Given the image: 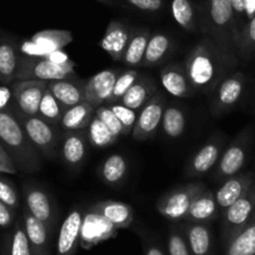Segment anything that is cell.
<instances>
[{"label": "cell", "instance_id": "obj_1", "mask_svg": "<svg viewBox=\"0 0 255 255\" xmlns=\"http://www.w3.org/2000/svg\"><path fill=\"white\" fill-rule=\"evenodd\" d=\"M183 64L193 89L203 94H213L219 83L238 67L208 36L191 48Z\"/></svg>", "mask_w": 255, "mask_h": 255}, {"label": "cell", "instance_id": "obj_2", "mask_svg": "<svg viewBox=\"0 0 255 255\" xmlns=\"http://www.w3.org/2000/svg\"><path fill=\"white\" fill-rule=\"evenodd\" d=\"M202 30L230 60L239 65L238 44L240 31L230 0H205Z\"/></svg>", "mask_w": 255, "mask_h": 255}, {"label": "cell", "instance_id": "obj_3", "mask_svg": "<svg viewBox=\"0 0 255 255\" xmlns=\"http://www.w3.org/2000/svg\"><path fill=\"white\" fill-rule=\"evenodd\" d=\"M0 143L3 144L18 169L28 173L40 169V153L29 140L13 112H0Z\"/></svg>", "mask_w": 255, "mask_h": 255}, {"label": "cell", "instance_id": "obj_4", "mask_svg": "<svg viewBox=\"0 0 255 255\" xmlns=\"http://www.w3.org/2000/svg\"><path fill=\"white\" fill-rule=\"evenodd\" d=\"M20 122L24 131L28 135L36 150L44 158L54 160L60 153V144L64 131L56 125L45 122L38 115H24L20 113L13 112Z\"/></svg>", "mask_w": 255, "mask_h": 255}, {"label": "cell", "instance_id": "obj_5", "mask_svg": "<svg viewBox=\"0 0 255 255\" xmlns=\"http://www.w3.org/2000/svg\"><path fill=\"white\" fill-rule=\"evenodd\" d=\"M75 65H58L51 63L45 56H26L19 58L15 80H51L77 78Z\"/></svg>", "mask_w": 255, "mask_h": 255}, {"label": "cell", "instance_id": "obj_6", "mask_svg": "<svg viewBox=\"0 0 255 255\" xmlns=\"http://www.w3.org/2000/svg\"><path fill=\"white\" fill-rule=\"evenodd\" d=\"M205 189H208L207 184L202 181H194L178 186L158 200L156 209L165 219L180 222L185 218L191 203Z\"/></svg>", "mask_w": 255, "mask_h": 255}, {"label": "cell", "instance_id": "obj_7", "mask_svg": "<svg viewBox=\"0 0 255 255\" xmlns=\"http://www.w3.org/2000/svg\"><path fill=\"white\" fill-rule=\"evenodd\" d=\"M252 140L253 134L250 128H247L238 134L237 138L223 151L219 161L215 165L213 173L214 180L224 181L240 173L247 161Z\"/></svg>", "mask_w": 255, "mask_h": 255}, {"label": "cell", "instance_id": "obj_8", "mask_svg": "<svg viewBox=\"0 0 255 255\" xmlns=\"http://www.w3.org/2000/svg\"><path fill=\"white\" fill-rule=\"evenodd\" d=\"M255 210V183L222 214L220 242L224 247L248 223Z\"/></svg>", "mask_w": 255, "mask_h": 255}, {"label": "cell", "instance_id": "obj_9", "mask_svg": "<svg viewBox=\"0 0 255 255\" xmlns=\"http://www.w3.org/2000/svg\"><path fill=\"white\" fill-rule=\"evenodd\" d=\"M245 83H247V78L244 73L238 72V70L228 74L219 83L212 94L213 99L210 110H212L213 117H220L230 112L239 103L244 93Z\"/></svg>", "mask_w": 255, "mask_h": 255}, {"label": "cell", "instance_id": "obj_10", "mask_svg": "<svg viewBox=\"0 0 255 255\" xmlns=\"http://www.w3.org/2000/svg\"><path fill=\"white\" fill-rule=\"evenodd\" d=\"M165 107V94L158 90L138 112L135 127L131 133L135 140L145 141L156 135L160 129L161 118Z\"/></svg>", "mask_w": 255, "mask_h": 255}, {"label": "cell", "instance_id": "obj_11", "mask_svg": "<svg viewBox=\"0 0 255 255\" xmlns=\"http://www.w3.org/2000/svg\"><path fill=\"white\" fill-rule=\"evenodd\" d=\"M73 34L69 30L48 29L34 34L29 40L23 41L19 51L26 56H46L56 50H63L73 41Z\"/></svg>", "mask_w": 255, "mask_h": 255}, {"label": "cell", "instance_id": "obj_12", "mask_svg": "<svg viewBox=\"0 0 255 255\" xmlns=\"http://www.w3.org/2000/svg\"><path fill=\"white\" fill-rule=\"evenodd\" d=\"M118 229L103 215L88 208L83 214L82 230H80V247L92 249L95 245L112 239L117 235Z\"/></svg>", "mask_w": 255, "mask_h": 255}, {"label": "cell", "instance_id": "obj_13", "mask_svg": "<svg viewBox=\"0 0 255 255\" xmlns=\"http://www.w3.org/2000/svg\"><path fill=\"white\" fill-rule=\"evenodd\" d=\"M43 80H15L11 87L14 97V112L24 115H38L39 105L46 89Z\"/></svg>", "mask_w": 255, "mask_h": 255}, {"label": "cell", "instance_id": "obj_14", "mask_svg": "<svg viewBox=\"0 0 255 255\" xmlns=\"http://www.w3.org/2000/svg\"><path fill=\"white\" fill-rule=\"evenodd\" d=\"M223 148H224V140L222 136H214L207 141L188 161L184 170L185 176L202 178L213 170L222 156Z\"/></svg>", "mask_w": 255, "mask_h": 255}, {"label": "cell", "instance_id": "obj_15", "mask_svg": "<svg viewBox=\"0 0 255 255\" xmlns=\"http://www.w3.org/2000/svg\"><path fill=\"white\" fill-rule=\"evenodd\" d=\"M28 212L46 225L49 232H53L56 222V209L50 195L39 186L28 185L24 190Z\"/></svg>", "mask_w": 255, "mask_h": 255}, {"label": "cell", "instance_id": "obj_16", "mask_svg": "<svg viewBox=\"0 0 255 255\" xmlns=\"http://www.w3.org/2000/svg\"><path fill=\"white\" fill-rule=\"evenodd\" d=\"M83 212L79 208L70 210L65 217L56 242V255H75L80 245Z\"/></svg>", "mask_w": 255, "mask_h": 255}, {"label": "cell", "instance_id": "obj_17", "mask_svg": "<svg viewBox=\"0 0 255 255\" xmlns=\"http://www.w3.org/2000/svg\"><path fill=\"white\" fill-rule=\"evenodd\" d=\"M120 74L118 69H107L87 79L85 84V102L97 109L108 103L112 95L113 88Z\"/></svg>", "mask_w": 255, "mask_h": 255}, {"label": "cell", "instance_id": "obj_18", "mask_svg": "<svg viewBox=\"0 0 255 255\" xmlns=\"http://www.w3.org/2000/svg\"><path fill=\"white\" fill-rule=\"evenodd\" d=\"M88 138L84 131H64L60 144L61 160L68 168L78 170L87 158Z\"/></svg>", "mask_w": 255, "mask_h": 255}, {"label": "cell", "instance_id": "obj_19", "mask_svg": "<svg viewBox=\"0 0 255 255\" xmlns=\"http://www.w3.org/2000/svg\"><path fill=\"white\" fill-rule=\"evenodd\" d=\"M255 183V176L252 171L249 173H239L232 178L223 181L222 186L214 193L219 207L220 215L228 209L232 204H234L240 197L244 195L245 191Z\"/></svg>", "mask_w": 255, "mask_h": 255}, {"label": "cell", "instance_id": "obj_20", "mask_svg": "<svg viewBox=\"0 0 255 255\" xmlns=\"http://www.w3.org/2000/svg\"><path fill=\"white\" fill-rule=\"evenodd\" d=\"M85 84L87 79L69 78V79L51 80L46 88L65 109L85 102Z\"/></svg>", "mask_w": 255, "mask_h": 255}, {"label": "cell", "instance_id": "obj_21", "mask_svg": "<svg viewBox=\"0 0 255 255\" xmlns=\"http://www.w3.org/2000/svg\"><path fill=\"white\" fill-rule=\"evenodd\" d=\"M131 26L125 25L118 20H112L108 24L104 36L100 40V46L110 58L115 61H122L128 43L131 35Z\"/></svg>", "mask_w": 255, "mask_h": 255}, {"label": "cell", "instance_id": "obj_22", "mask_svg": "<svg viewBox=\"0 0 255 255\" xmlns=\"http://www.w3.org/2000/svg\"><path fill=\"white\" fill-rule=\"evenodd\" d=\"M160 83L164 89L175 98H189L195 94L183 63H170L163 68L160 72Z\"/></svg>", "mask_w": 255, "mask_h": 255}, {"label": "cell", "instance_id": "obj_23", "mask_svg": "<svg viewBox=\"0 0 255 255\" xmlns=\"http://www.w3.org/2000/svg\"><path fill=\"white\" fill-rule=\"evenodd\" d=\"M89 209L107 218L117 229H127L134 222V209L130 204L127 203L117 202V200H102L89 207Z\"/></svg>", "mask_w": 255, "mask_h": 255}, {"label": "cell", "instance_id": "obj_24", "mask_svg": "<svg viewBox=\"0 0 255 255\" xmlns=\"http://www.w3.org/2000/svg\"><path fill=\"white\" fill-rule=\"evenodd\" d=\"M181 229L191 255H214L213 234L209 225L204 223H188Z\"/></svg>", "mask_w": 255, "mask_h": 255}, {"label": "cell", "instance_id": "obj_25", "mask_svg": "<svg viewBox=\"0 0 255 255\" xmlns=\"http://www.w3.org/2000/svg\"><path fill=\"white\" fill-rule=\"evenodd\" d=\"M220 215L219 207H218L217 199H215L214 191L205 189L203 193H200L194 202L191 203L188 213H186L185 220L186 223H208L213 222Z\"/></svg>", "mask_w": 255, "mask_h": 255}, {"label": "cell", "instance_id": "obj_26", "mask_svg": "<svg viewBox=\"0 0 255 255\" xmlns=\"http://www.w3.org/2000/svg\"><path fill=\"white\" fill-rule=\"evenodd\" d=\"M24 230L33 255H50V234L44 223L34 218L28 209L24 210Z\"/></svg>", "mask_w": 255, "mask_h": 255}, {"label": "cell", "instance_id": "obj_27", "mask_svg": "<svg viewBox=\"0 0 255 255\" xmlns=\"http://www.w3.org/2000/svg\"><path fill=\"white\" fill-rule=\"evenodd\" d=\"M156 92H158V85L155 80L151 77L139 74L138 79L131 85L130 89L125 93L119 103L127 108L139 112Z\"/></svg>", "mask_w": 255, "mask_h": 255}, {"label": "cell", "instance_id": "obj_28", "mask_svg": "<svg viewBox=\"0 0 255 255\" xmlns=\"http://www.w3.org/2000/svg\"><path fill=\"white\" fill-rule=\"evenodd\" d=\"M223 248L224 255H255V210L247 224Z\"/></svg>", "mask_w": 255, "mask_h": 255}, {"label": "cell", "instance_id": "obj_29", "mask_svg": "<svg viewBox=\"0 0 255 255\" xmlns=\"http://www.w3.org/2000/svg\"><path fill=\"white\" fill-rule=\"evenodd\" d=\"M150 30L148 28H133L131 35L128 43L122 61L130 68L141 67L146 46L150 39Z\"/></svg>", "mask_w": 255, "mask_h": 255}, {"label": "cell", "instance_id": "obj_30", "mask_svg": "<svg viewBox=\"0 0 255 255\" xmlns=\"http://www.w3.org/2000/svg\"><path fill=\"white\" fill-rule=\"evenodd\" d=\"M94 114L95 108L89 103L83 102L65 109L59 128L63 131H84Z\"/></svg>", "mask_w": 255, "mask_h": 255}, {"label": "cell", "instance_id": "obj_31", "mask_svg": "<svg viewBox=\"0 0 255 255\" xmlns=\"http://www.w3.org/2000/svg\"><path fill=\"white\" fill-rule=\"evenodd\" d=\"M100 179L112 188H118L128 173V160L122 154H112L99 166Z\"/></svg>", "mask_w": 255, "mask_h": 255}, {"label": "cell", "instance_id": "obj_32", "mask_svg": "<svg viewBox=\"0 0 255 255\" xmlns=\"http://www.w3.org/2000/svg\"><path fill=\"white\" fill-rule=\"evenodd\" d=\"M173 50V40L164 33H154L150 35L145 55H144L141 67L154 68L160 64Z\"/></svg>", "mask_w": 255, "mask_h": 255}, {"label": "cell", "instance_id": "obj_33", "mask_svg": "<svg viewBox=\"0 0 255 255\" xmlns=\"http://www.w3.org/2000/svg\"><path fill=\"white\" fill-rule=\"evenodd\" d=\"M19 49L9 41H0V82L10 84L15 80L19 65Z\"/></svg>", "mask_w": 255, "mask_h": 255}, {"label": "cell", "instance_id": "obj_34", "mask_svg": "<svg viewBox=\"0 0 255 255\" xmlns=\"http://www.w3.org/2000/svg\"><path fill=\"white\" fill-rule=\"evenodd\" d=\"M160 129L166 138H180L186 129V117L184 110L176 105L165 107L161 118Z\"/></svg>", "mask_w": 255, "mask_h": 255}, {"label": "cell", "instance_id": "obj_35", "mask_svg": "<svg viewBox=\"0 0 255 255\" xmlns=\"http://www.w3.org/2000/svg\"><path fill=\"white\" fill-rule=\"evenodd\" d=\"M88 141L94 148H107L118 140L117 136L108 129L107 125L98 118V115H93L92 120L85 129Z\"/></svg>", "mask_w": 255, "mask_h": 255}, {"label": "cell", "instance_id": "obj_36", "mask_svg": "<svg viewBox=\"0 0 255 255\" xmlns=\"http://www.w3.org/2000/svg\"><path fill=\"white\" fill-rule=\"evenodd\" d=\"M171 14L184 30L197 31V16L190 0H173Z\"/></svg>", "mask_w": 255, "mask_h": 255}, {"label": "cell", "instance_id": "obj_37", "mask_svg": "<svg viewBox=\"0 0 255 255\" xmlns=\"http://www.w3.org/2000/svg\"><path fill=\"white\" fill-rule=\"evenodd\" d=\"M64 112H65V108L54 98V95L46 88L43 98H41L40 105H39L38 117L45 122L50 123V124L59 127V123H60Z\"/></svg>", "mask_w": 255, "mask_h": 255}, {"label": "cell", "instance_id": "obj_38", "mask_svg": "<svg viewBox=\"0 0 255 255\" xmlns=\"http://www.w3.org/2000/svg\"><path fill=\"white\" fill-rule=\"evenodd\" d=\"M238 58L239 61H249L255 58V15L248 20L243 30L240 31Z\"/></svg>", "mask_w": 255, "mask_h": 255}, {"label": "cell", "instance_id": "obj_39", "mask_svg": "<svg viewBox=\"0 0 255 255\" xmlns=\"http://www.w3.org/2000/svg\"><path fill=\"white\" fill-rule=\"evenodd\" d=\"M139 73L135 69H129L125 70V72L120 73L119 77H118L117 82H115L114 88H113L112 95H110L109 100H108V104H115V103H119L122 100V98L124 97L125 93L130 89L131 85L135 83V80L138 79Z\"/></svg>", "mask_w": 255, "mask_h": 255}, {"label": "cell", "instance_id": "obj_40", "mask_svg": "<svg viewBox=\"0 0 255 255\" xmlns=\"http://www.w3.org/2000/svg\"><path fill=\"white\" fill-rule=\"evenodd\" d=\"M110 109L113 110L115 115H117L118 120L120 122L123 127V135L128 136L129 134L133 133V129L135 127L136 118H138V112L127 108L125 105L120 104V103H115V104L109 105Z\"/></svg>", "mask_w": 255, "mask_h": 255}, {"label": "cell", "instance_id": "obj_41", "mask_svg": "<svg viewBox=\"0 0 255 255\" xmlns=\"http://www.w3.org/2000/svg\"><path fill=\"white\" fill-rule=\"evenodd\" d=\"M169 255H191L183 229H171L168 237Z\"/></svg>", "mask_w": 255, "mask_h": 255}, {"label": "cell", "instance_id": "obj_42", "mask_svg": "<svg viewBox=\"0 0 255 255\" xmlns=\"http://www.w3.org/2000/svg\"><path fill=\"white\" fill-rule=\"evenodd\" d=\"M95 115H98V118L107 125L108 129H109L117 138L123 135L122 124H120V122L118 120L117 115H115L114 113H113V110L109 108V105H100V107H98L97 109H95Z\"/></svg>", "mask_w": 255, "mask_h": 255}, {"label": "cell", "instance_id": "obj_43", "mask_svg": "<svg viewBox=\"0 0 255 255\" xmlns=\"http://www.w3.org/2000/svg\"><path fill=\"white\" fill-rule=\"evenodd\" d=\"M10 255H33L26 233L24 230V227H21V225H18L14 230Z\"/></svg>", "mask_w": 255, "mask_h": 255}, {"label": "cell", "instance_id": "obj_44", "mask_svg": "<svg viewBox=\"0 0 255 255\" xmlns=\"http://www.w3.org/2000/svg\"><path fill=\"white\" fill-rule=\"evenodd\" d=\"M0 200L10 209H16L19 207L18 193L14 186L3 178H0Z\"/></svg>", "mask_w": 255, "mask_h": 255}, {"label": "cell", "instance_id": "obj_45", "mask_svg": "<svg viewBox=\"0 0 255 255\" xmlns=\"http://www.w3.org/2000/svg\"><path fill=\"white\" fill-rule=\"evenodd\" d=\"M230 3H232L233 11H234L238 29H239V31H242L245 24L249 20L247 16V10H245V0H230Z\"/></svg>", "mask_w": 255, "mask_h": 255}, {"label": "cell", "instance_id": "obj_46", "mask_svg": "<svg viewBox=\"0 0 255 255\" xmlns=\"http://www.w3.org/2000/svg\"><path fill=\"white\" fill-rule=\"evenodd\" d=\"M0 173L4 174H16L18 173V168H16L15 163L9 155L8 151L3 146V144L0 143Z\"/></svg>", "mask_w": 255, "mask_h": 255}, {"label": "cell", "instance_id": "obj_47", "mask_svg": "<svg viewBox=\"0 0 255 255\" xmlns=\"http://www.w3.org/2000/svg\"><path fill=\"white\" fill-rule=\"evenodd\" d=\"M134 8L143 11H158L163 8V0H127Z\"/></svg>", "mask_w": 255, "mask_h": 255}, {"label": "cell", "instance_id": "obj_48", "mask_svg": "<svg viewBox=\"0 0 255 255\" xmlns=\"http://www.w3.org/2000/svg\"><path fill=\"white\" fill-rule=\"evenodd\" d=\"M13 103V89L6 84L0 85V112H11Z\"/></svg>", "mask_w": 255, "mask_h": 255}, {"label": "cell", "instance_id": "obj_49", "mask_svg": "<svg viewBox=\"0 0 255 255\" xmlns=\"http://www.w3.org/2000/svg\"><path fill=\"white\" fill-rule=\"evenodd\" d=\"M45 58L49 59L51 63L58 64V65H75L74 61L69 58V55H68V54L64 53L63 50L53 51V53L48 54Z\"/></svg>", "mask_w": 255, "mask_h": 255}, {"label": "cell", "instance_id": "obj_50", "mask_svg": "<svg viewBox=\"0 0 255 255\" xmlns=\"http://www.w3.org/2000/svg\"><path fill=\"white\" fill-rule=\"evenodd\" d=\"M13 209L8 207L6 204H4L1 200H0V227L6 228L11 224L13 222Z\"/></svg>", "mask_w": 255, "mask_h": 255}, {"label": "cell", "instance_id": "obj_51", "mask_svg": "<svg viewBox=\"0 0 255 255\" xmlns=\"http://www.w3.org/2000/svg\"><path fill=\"white\" fill-rule=\"evenodd\" d=\"M144 255H165L161 248L156 244H144Z\"/></svg>", "mask_w": 255, "mask_h": 255}, {"label": "cell", "instance_id": "obj_52", "mask_svg": "<svg viewBox=\"0 0 255 255\" xmlns=\"http://www.w3.org/2000/svg\"><path fill=\"white\" fill-rule=\"evenodd\" d=\"M245 10H247L248 19L255 15V0H245Z\"/></svg>", "mask_w": 255, "mask_h": 255}, {"label": "cell", "instance_id": "obj_53", "mask_svg": "<svg viewBox=\"0 0 255 255\" xmlns=\"http://www.w3.org/2000/svg\"><path fill=\"white\" fill-rule=\"evenodd\" d=\"M95 1L104 4V5H109V6L114 5V1H113V0H95Z\"/></svg>", "mask_w": 255, "mask_h": 255}]
</instances>
